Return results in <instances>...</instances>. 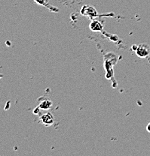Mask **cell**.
Returning a JSON list of instances; mask_svg holds the SVG:
<instances>
[{
    "instance_id": "cell-1",
    "label": "cell",
    "mask_w": 150,
    "mask_h": 156,
    "mask_svg": "<svg viewBox=\"0 0 150 156\" xmlns=\"http://www.w3.org/2000/svg\"><path fill=\"white\" fill-rule=\"evenodd\" d=\"M81 14L86 17L94 19L97 16V11L94 7L91 5H84L81 9Z\"/></svg>"
},
{
    "instance_id": "cell-2",
    "label": "cell",
    "mask_w": 150,
    "mask_h": 156,
    "mask_svg": "<svg viewBox=\"0 0 150 156\" xmlns=\"http://www.w3.org/2000/svg\"><path fill=\"white\" fill-rule=\"evenodd\" d=\"M136 53L140 58H145L150 53V48L146 44H140L136 49Z\"/></svg>"
},
{
    "instance_id": "cell-3",
    "label": "cell",
    "mask_w": 150,
    "mask_h": 156,
    "mask_svg": "<svg viewBox=\"0 0 150 156\" xmlns=\"http://www.w3.org/2000/svg\"><path fill=\"white\" fill-rule=\"evenodd\" d=\"M40 120L42 122V124L45 126H51L52 124L54 122V116H52L51 113H45V114L42 115L40 117Z\"/></svg>"
},
{
    "instance_id": "cell-4",
    "label": "cell",
    "mask_w": 150,
    "mask_h": 156,
    "mask_svg": "<svg viewBox=\"0 0 150 156\" xmlns=\"http://www.w3.org/2000/svg\"><path fill=\"white\" fill-rule=\"evenodd\" d=\"M104 25H103V22L97 20H94L90 24V29L93 32H100L103 29Z\"/></svg>"
},
{
    "instance_id": "cell-5",
    "label": "cell",
    "mask_w": 150,
    "mask_h": 156,
    "mask_svg": "<svg viewBox=\"0 0 150 156\" xmlns=\"http://www.w3.org/2000/svg\"><path fill=\"white\" fill-rule=\"evenodd\" d=\"M52 105V102L49 100H47L45 99L44 101H42V103L39 105L38 108L41 109V110H48Z\"/></svg>"
},
{
    "instance_id": "cell-6",
    "label": "cell",
    "mask_w": 150,
    "mask_h": 156,
    "mask_svg": "<svg viewBox=\"0 0 150 156\" xmlns=\"http://www.w3.org/2000/svg\"><path fill=\"white\" fill-rule=\"evenodd\" d=\"M36 3H38L39 5H46V0H34Z\"/></svg>"
},
{
    "instance_id": "cell-7",
    "label": "cell",
    "mask_w": 150,
    "mask_h": 156,
    "mask_svg": "<svg viewBox=\"0 0 150 156\" xmlns=\"http://www.w3.org/2000/svg\"><path fill=\"white\" fill-rule=\"evenodd\" d=\"M146 130L150 133V123H149V124L147 125V126H146Z\"/></svg>"
}]
</instances>
